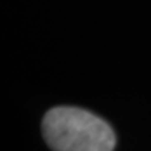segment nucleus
<instances>
[{"instance_id":"nucleus-1","label":"nucleus","mask_w":151,"mask_h":151,"mask_svg":"<svg viewBox=\"0 0 151 151\" xmlns=\"http://www.w3.org/2000/svg\"><path fill=\"white\" fill-rule=\"evenodd\" d=\"M46 143L52 151H113L116 134L109 123L86 109L57 106L42 123Z\"/></svg>"}]
</instances>
